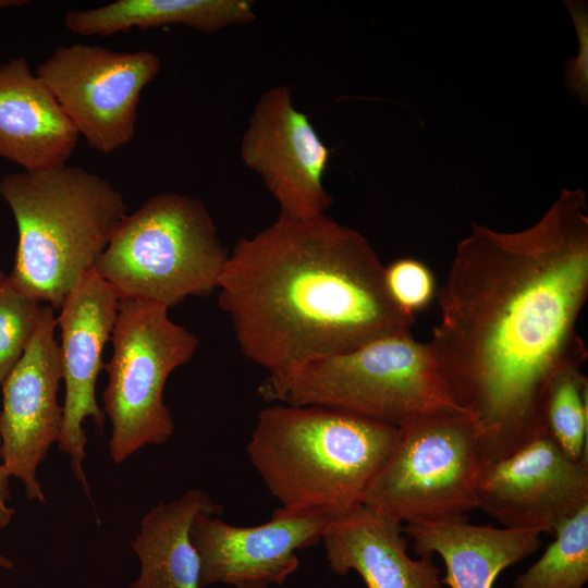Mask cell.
I'll return each mask as SVG.
<instances>
[{
	"instance_id": "cell-21",
	"label": "cell",
	"mask_w": 588,
	"mask_h": 588,
	"mask_svg": "<svg viewBox=\"0 0 588 588\" xmlns=\"http://www.w3.org/2000/svg\"><path fill=\"white\" fill-rule=\"evenodd\" d=\"M581 366L562 369L550 381L543 415L548 434L573 461L588 462V380Z\"/></svg>"
},
{
	"instance_id": "cell-27",
	"label": "cell",
	"mask_w": 588,
	"mask_h": 588,
	"mask_svg": "<svg viewBox=\"0 0 588 588\" xmlns=\"http://www.w3.org/2000/svg\"><path fill=\"white\" fill-rule=\"evenodd\" d=\"M23 3H25V1H13V0H10V1H0V7H13V5H22Z\"/></svg>"
},
{
	"instance_id": "cell-10",
	"label": "cell",
	"mask_w": 588,
	"mask_h": 588,
	"mask_svg": "<svg viewBox=\"0 0 588 588\" xmlns=\"http://www.w3.org/2000/svg\"><path fill=\"white\" fill-rule=\"evenodd\" d=\"M329 156L308 117L293 106L289 85L261 95L243 134L241 157L261 177L281 215L309 219L331 207L322 183Z\"/></svg>"
},
{
	"instance_id": "cell-4",
	"label": "cell",
	"mask_w": 588,
	"mask_h": 588,
	"mask_svg": "<svg viewBox=\"0 0 588 588\" xmlns=\"http://www.w3.org/2000/svg\"><path fill=\"white\" fill-rule=\"evenodd\" d=\"M0 197L17 226L13 284L59 309L94 268L127 215L123 195L106 179L62 166L0 179Z\"/></svg>"
},
{
	"instance_id": "cell-17",
	"label": "cell",
	"mask_w": 588,
	"mask_h": 588,
	"mask_svg": "<svg viewBox=\"0 0 588 588\" xmlns=\"http://www.w3.org/2000/svg\"><path fill=\"white\" fill-rule=\"evenodd\" d=\"M403 530L417 555L442 558L441 583L449 588H492L503 569L541 546L537 530L474 525L467 517L412 522Z\"/></svg>"
},
{
	"instance_id": "cell-25",
	"label": "cell",
	"mask_w": 588,
	"mask_h": 588,
	"mask_svg": "<svg viewBox=\"0 0 588 588\" xmlns=\"http://www.w3.org/2000/svg\"><path fill=\"white\" fill-rule=\"evenodd\" d=\"M11 476L0 462V529L8 526L15 514V510L9 505V478Z\"/></svg>"
},
{
	"instance_id": "cell-16",
	"label": "cell",
	"mask_w": 588,
	"mask_h": 588,
	"mask_svg": "<svg viewBox=\"0 0 588 588\" xmlns=\"http://www.w3.org/2000/svg\"><path fill=\"white\" fill-rule=\"evenodd\" d=\"M321 540L330 569L355 571L367 588H442L430 556L408 555L403 524L364 505L329 518Z\"/></svg>"
},
{
	"instance_id": "cell-5",
	"label": "cell",
	"mask_w": 588,
	"mask_h": 588,
	"mask_svg": "<svg viewBox=\"0 0 588 588\" xmlns=\"http://www.w3.org/2000/svg\"><path fill=\"white\" fill-rule=\"evenodd\" d=\"M258 392L279 404L341 409L393 426L426 414L467 413L452 400L428 343L412 332L268 375Z\"/></svg>"
},
{
	"instance_id": "cell-3",
	"label": "cell",
	"mask_w": 588,
	"mask_h": 588,
	"mask_svg": "<svg viewBox=\"0 0 588 588\" xmlns=\"http://www.w3.org/2000/svg\"><path fill=\"white\" fill-rule=\"evenodd\" d=\"M396 436L350 412L278 404L260 411L247 454L281 509L331 518L363 505Z\"/></svg>"
},
{
	"instance_id": "cell-18",
	"label": "cell",
	"mask_w": 588,
	"mask_h": 588,
	"mask_svg": "<svg viewBox=\"0 0 588 588\" xmlns=\"http://www.w3.org/2000/svg\"><path fill=\"white\" fill-rule=\"evenodd\" d=\"M221 512L222 506L201 489H191L152 507L131 541L140 573L128 588H199L200 561L191 541V528L199 515Z\"/></svg>"
},
{
	"instance_id": "cell-20",
	"label": "cell",
	"mask_w": 588,
	"mask_h": 588,
	"mask_svg": "<svg viewBox=\"0 0 588 588\" xmlns=\"http://www.w3.org/2000/svg\"><path fill=\"white\" fill-rule=\"evenodd\" d=\"M541 558L513 588H581L588 580V506L558 526Z\"/></svg>"
},
{
	"instance_id": "cell-13",
	"label": "cell",
	"mask_w": 588,
	"mask_h": 588,
	"mask_svg": "<svg viewBox=\"0 0 588 588\" xmlns=\"http://www.w3.org/2000/svg\"><path fill=\"white\" fill-rule=\"evenodd\" d=\"M329 517L318 512L279 507L272 518L250 527L230 525L216 515H199L191 541L200 561L199 588L282 585L298 567L296 551L321 540Z\"/></svg>"
},
{
	"instance_id": "cell-14",
	"label": "cell",
	"mask_w": 588,
	"mask_h": 588,
	"mask_svg": "<svg viewBox=\"0 0 588 588\" xmlns=\"http://www.w3.org/2000/svg\"><path fill=\"white\" fill-rule=\"evenodd\" d=\"M120 296L114 287L90 269L62 303L57 317L62 379L65 384L63 422L59 449L70 456L75 478L89 494L83 469L87 418L102 430L105 413L96 399V382L103 368L102 352L111 340Z\"/></svg>"
},
{
	"instance_id": "cell-9",
	"label": "cell",
	"mask_w": 588,
	"mask_h": 588,
	"mask_svg": "<svg viewBox=\"0 0 588 588\" xmlns=\"http://www.w3.org/2000/svg\"><path fill=\"white\" fill-rule=\"evenodd\" d=\"M160 68L149 50L72 44L57 47L36 74L88 146L112 154L135 136L140 94Z\"/></svg>"
},
{
	"instance_id": "cell-6",
	"label": "cell",
	"mask_w": 588,
	"mask_h": 588,
	"mask_svg": "<svg viewBox=\"0 0 588 588\" xmlns=\"http://www.w3.org/2000/svg\"><path fill=\"white\" fill-rule=\"evenodd\" d=\"M229 254L200 199L159 193L122 219L93 269L120 298L170 308L215 291Z\"/></svg>"
},
{
	"instance_id": "cell-7",
	"label": "cell",
	"mask_w": 588,
	"mask_h": 588,
	"mask_svg": "<svg viewBox=\"0 0 588 588\" xmlns=\"http://www.w3.org/2000/svg\"><path fill=\"white\" fill-rule=\"evenodd\" d=\"M482 463L481 433L473 415L416 416L397 426L363 505L401 524L467 517L478 509Z\"/></svg>"
},
{
	"instance_id": "cell-22",
	"label": "cell",
	"mask_w": 588,
	"mask_h": 588,
	"mask_svg": "<svg viewBox=\"0 0 588 588\" xmlns=\"http://www.w3.org/2000/svg\"><path fill=\"white\" fill-rule=\"evenodd\" d=\"M45 305L20 291L0 266V385L24 354Z\"/></svg>"
},
{
	"instance_id": "cell-23",
	"label": "cell",
	"mask_w": 588,
	"mask_h": 588,
	"mask_svg": "<svg viewBox=\"0 0 588 588\" xmlns=\"http://www.w3.org/2000/svg\"><path fill=\"white\" fill-rule=\"evenodd\" d=\"M384 281L394 304L414 317L429 305L436 292L429 268L413 258H401L384 267Z\"/></svg>"
},
{
	"instance_id": "cell-26",
	"label": "cell",
	"mask_w": 588,
	"mask_h": 588,
	"mask_svg": "<svg viewBox=\"0 0 588 588\" xmlns=\"http://www.w3.org/2000/svg\"><path fill=\"white\" fill-rule=\"evenodd\" d=\"M0 566L4 568H10L13 566V563L9 559L0 554Z\"/></svg>"
},
{
	"instance_id": "cell-12",
	"label": "cell",
	"mask_w": 588,
	"mask_h": 588,
	"mask_svg": "<svg viewBox=\"0 0 588 588\" xmlns=\"http://www.w3.org/2000/svg\"><path fill=\"white\" fill-rule=\"evenodd\" d=\"M54 308L45 305L41 320L24 354L2 387L0 457L10 476L24 486L27 499L45 503L37 468L59 442L63 407L58 402L62 380Z\"/></svg>"
},
{
	"instance_id": "cell-2",
	"label": "cell",
	"mask_w": 588,
	"mask_h": 588,
	"mask_svg": "<svg viewBox=\"0 0 588 588\" xmlns=\"http://www.w3.org/2000/svg\"><path fill=\"white\" fill-rule=\"evenodd\" d=\"M217 289L241 352L268 375L411 332L415 321L390 297L369 242L326 213H280L242 237Z\"/></svg>"
},
{
	"instance_id": "cell-15",
	"label": "cell",
	"mask_w": 588,
	"mask_h": 588,
	"mask_svg": "<svg viewBox=\"0 0 588 588\" xmlns=\"http://www.w3.org/2000/svg\"><path fill=\"white\" fill-rule=\"evenodd\" d=\"M78 133L24 57L0 64V157L23 171L59 168L74 152Z\"/></svg>"
},
{
	"instance_id": "cell-19",
	"label": "cell",
	"mask_w": 588,
	"mask_h": 588,
	"mask_svg": "<svg viewBox=\"0 0 588 588\" xmlns=\"http://www.w3.org/2000/svg\"><path fill=\"white\" fill-rule=\"evenodd\" d=\"M255 20L254 5L248 0H117L98 8L69 11L64 24L76 35L111 36L134 27L167 25L212 33Z\"/></svg>"
},
{
	"instance_id": "cell-8",
	"label": "cell",
	"mask_w": 588,
	"mask_h": 588,
	"mask_svg": "<svg viewBox=\"0 0 588 588\" xmlns=\"http://www.w3.org/2000/svg\"><path fill=\"white\" fill-rule=\"evenodd\" d=\"M111 341L102 411L111 422L110 457L121 464L173 434L164 385L172 371L193 357L199 341L171 320L168 307L135 298H120Z\"/></svg>"
},
{
	"instance_id": "cell-11",
	"label": "cell",
	"mask_w": 588,
	"mask_h": 588,
	"mask_svg": "<svg viewBox=\"0 0 588 588\" xmlns=\"http://www.w3.org/2000/svg\"><path fill=\"white\" fill-rule=\"evenodd\" d=\"M478 509L507 528L553 535L588 506V462L573 461L548 434L481 465Z\"/></svg>"
},
{
	"instance_id": "cell-1",
	"label": "cell",
	"mask_w": 588,
	"mask_h": 588,
	"mask_svg": "<svg viewBox=\"0 0 588 588\" xmlns=\"http://www.w3.org/2000/svg\"><path fill=\"white\" fill-rule=\"evenodd\" d=\"M438 297L427 343L452 400L478 422L483 463L548 433L550 381L588 357L576 328L588 297L585 192L562 189L523 231L473 223Z\"/></svg>"
},
{
	"instance_id": "cell-24",
	"label": "cell",
	"mask_w": 588,
	"mask_h": 588,
	"mask_svg": "<svg viewBox=\"0 0 588 588\" xmlns=\"http://www.w3.org/2000/svg\"><path fill=\"white\" fill-rule=\"evenodd\" d=\"M578 36V53L566 62L565 82L583 105L588 100V14L586 2L566 1Z\"/></svg>"
}]
</instances>
